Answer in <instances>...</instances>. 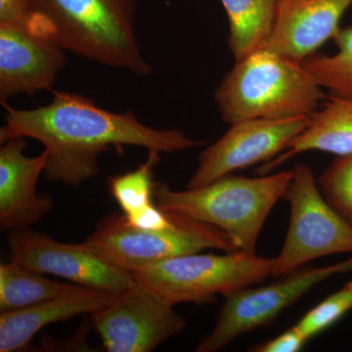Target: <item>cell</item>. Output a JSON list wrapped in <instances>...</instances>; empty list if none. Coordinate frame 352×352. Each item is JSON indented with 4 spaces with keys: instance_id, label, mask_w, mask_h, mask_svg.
Returning <instances> with one entry per match:
<instances>
[{
    "instance_id": "4",
    "label": "cell",
    "mask_w": 352,
    "mask_h": 352,
    "mask_svg": "<svg viewBox=\"0 0 352 352\" xmlns=\"http://www.w3.org/2000/svg\"><path fill=\"white\" fill-rule=\"evenodd\" d=\"M292 178L293 170L258 177L228 175L185 191L157 182L155 201L166 212L221 229L238 250L256 254L264 223Z\"/></svg>"
},
{
    "instance_id": "12",
    "label": "cell",
    "mask_w": 352,
    "mask_h": 352,
    "mask_svg": "<svg viewBox=\"0 0 352 352\" xmlns=\"http://www.w3.org/2000/svg\"><path fill=\"white\" fill-rule=\"evenodd\" d=\"M66 65L64 50L25 25L0 22V102L50 90Z\"/></svg>"
},
{
    "instance_id": "14",
    "label": "cell",
    "mask_w": 352,
    "mask_h": 352,
    "mask_svg": "<svg viewBox=\"0 0 352 352\" xmlns=\"http://www.w3.org/2000/svg\"><path fill=\"white\" fill-rule=\"evenodd\" d=\"M352 0H280L267 48L302 63L333 39Z\"/></svg>"
},
{
    "instance_id": "7",
    "label": "cell",
    "mask_w": 352,
    "mask_h": 352,
    "mask_svg": "<svg viewBox=\"0 0 352 352\" xmlns=\"http://www.w3.org/2000/svg\"><path fill=\"white\" fill-rule=\"evenodd\" d=\"M282 199L289 204L291 214L272 278L302 267L314 259L352 252V226L326 200L309 166L296 164Z\"/></svg>"
},
{
    "instance_id": "16",
    "label": "cell",
    "mask_w": 352,
    "mask_h": 352,
    "mask_svg": "<svg viewBox=\"0 0 352 352\" xmlns=\"http://www.w3.org/2000/svg\"><path fill=\"white\" fill-rule=\"evenodd\" d=\"M319 151L337 157L352 154V98L331 96L309 116L307 126L283 152L259 166L256 173L268 175L296 155Z\"/></svg>"
},
{
    "instance_id": "11",
    "label": "cell",
    "mask_w": 352,
    "mask_h": 352,
    "mask_svg": "<svg viewBox=\"0 0 352 352\" xmlns=\"http://www.w3.org/2000/svg\"><path fill=\"white\" fill-rule=\"evenodd\" d=\"M309 117L251 119L231 124L230 129L199 157L198 168L187 188H196L236 170L266 163L284 151L307 126Z\"/></svg>"
},
{
    "instance_id": "2",
    "label": "cell",
    "mask_w": 352,
    "mask_h": 352,
    "mask_svg": "<svg viewBox=\"0 0 352 352\" xmlns=\"http://www.w3.org/2000/svg\"><path fill=\"white\" fill-rule=\"evenodd\" d=\"M29 29L96 63L150 75L135 34L136 0H28Z\"/></svg>"
},
{
    "instance_id": "23",
    "label": "cell",
    "mask_w": 352,
    "mask_h": 352,
    "mask_svg": "<svg viewBox=\"0 0 352 352\" xmlns=\"http://www.w3.org/2000/svg\"><path fill=\"white\" fill-rule=\"evenodd\" d=\"M308 340L296 326L289 328L281 335L261 342L258 346L252 347L254 352H298L305 346Z\"/></svg>"
},
{
    "instance_id": "5",
    "label": "cell",
    "mask_w": 352,
    "mask_h": 352,
    "mask_svg": "<svg viewBox=\"0 0 352 352\" xmlns=\"http://www.w3.org/2000/svg\"><path fill=\"white\" fill-rule=\"evenodd\" d=\"M275 258L237 250L217 256L183 254L138 268L132 276L164 302L205 303L272 277Z\"/></svg>"
},
{
    "instance_id": "15",
    "label": "cell",
    "mask_w": 352,
    "mask_h": 352,
    "mask_svg": "<svg viewBox=\"0 0 352 352\" xmlns=\"http://www.w3.org/2000/svg\"><path fill=\"white\" fill-rule=\"evenodd\" d=\"M115 296L100 289L78 286L52 300L14 311L1 312L0 352L24 351L41 329L78 315L94 314L112 302Z\"/></svg>"
},
{
    "instance_id": "8",
    "label": "cell",
    "mask_w": 352,
    "mask_h": 352,
    "mask_svg": "<svg viewBox=\"0 0 352 352\" xmlns=\"http://www.w3.org/2000/svg\"><path fill=\"white\" fill-rule=\"evenodd\" d=\"M352 271V258L333 265L298 270L278 277L274 283L249 287L224 296L214 327L196 346L198 352H215L244 333L263 327L295 305L324 280Z\"/></svg>"
},
{
    "instance_id": "9",
    "label": "cell",
    "mask_w": 352,
    "mask_h": 352,
    "mask_svg": "<svg viewBox=\"0 0 352 352\" xmlns=\"http://www.w3.org/2000/svg\"><path fill=\"white\" fill-rule=\"evenodd\" d=\"M90 320L109 352L152 351L187 326L173 305L136 280L106 307L90 314Z\"/></svg>"
},
{
    "instance_id": "10",
    "label": "cell",
    "mask_w": 352,
    "mask_h": 352,
    "mask_svg": "<svg viewBox=\"0 0 352 352\" xmlns=\"http://www.w3.org/2000/svg\"><path fill=\"white\" fill-rule=\"evenodd\" d=\"M8 247L11 261L25 267L111 295H120L135 282L131 272L103 261L85 245L57 242L29 227L10 231Z\"/></svg>"
},
{
    "instance_id": "1",
    "label": "cell",
    "mask_w": 352,
    "mask_h": 352,
    "mask_svg": "<svg viewBox=\"0 0 352 352\" xmlns=\"http://www.w3.org/2000/svg\"><path fill=\"white\" fill-rule=\"evenodd\" d=\"M3 107L6 124L0 129V143L12 138L38 140L48 154L46 178L67 186H78L98 175V157L112 147L175 153L203 144L179 129H153L139 122L131 111L113 113L71 92L55 91L53 100L43 107Z\"/></svg>"
},
{
    "instance_id": "20",
    "label": "cell",
    "mask_w": 352,
    "mask_h": 352,
    "mask_svg": "<svg viewBox=\"0 0 352 352\" xmlns=\"http://www.w3.org/2000/svg\"><path fill=\"white\" fill-rule=\"evenodd\" d=\"M332 41L337 53L316 52L303 60L302 65L331 96L352 98V25L340 28Z\"/></svg>"
},
{
    "instance_id": "17",
    "label": "cell",
    "mask_w": 352,
    "mask_h": 352,
    "mask_svg": "<svg viewBox=\"0 0 352 352\" xmlns=\"http://www.w3.org/2000/svg\"><path fill=\"white\" fill-rule=\"evenodd\" d=\"M161 161L160 152L149 150L145 163L136 170L109 177V191L131 226L140 229H164L170 217L155 200L154 168Z\"/></svg>"
},
{
    "instance_id": "22",
    "label": "cell",
    "mask_w": 352,
    "mask_h": 352,
    "mask_svg": "<svg viewBox=\"0 0 352 352\" xmlns=\"http://www.w3.org/2000/svg\"><path fill=\"white\" fill-rule=\"evenodd\" d=\"M352 310V281L310 309L296 324L308 340L323 333Z\"/></svg>"
},
{
    "instance_id": "3",
    "label": "cell",
    "mask_w": 352,
    "mask_h": 352,
    "mask_svg": "<svg viewBox=\"0 0 352 352\" xmlns=\"http://www.w3.org/2000/svg\"><path fill=\"white\" fill-rule=\"evenodd\" d=\"M227 124L251 119L309 117L327 100L324 88L302 63L261 48L236 60L215 90Z\"/></svg>"
},
{
    "instance_id": "24",
    "label": "cell",
    "mask_w": 352,
    "mask_h": 352,
    "mask_svg": "<svg viewBox=\"0 0 352 352\" xmlns=\"http://www.w3.org/2000/svg\"><path fill=\"white\" fill-rule=\"evenodd\" d=\"M31 19L32 9L28 0H0V22L29 28Z\"/></svg>"
},
{
    "instance_id": "19",
    "label": "cell",
    "mask_w": 352,
    "mask_h": 352,
    "mask_svg": "<svg viewBox=\"0 0 352 352\" xmlns=\"http://www.w3.org/2000/svg\"><path fill=\"white\" fill-rule=\"evenodd\" d=\"M17 261L0 265V311H14L66 295L80 285L60 283Z\"/></svg>"
},
{
    "instance_id": "21",
    "label": "cell",
    "mask_w": 352,
    "mask_h": 352,
    "mask_svg": "<svg viewBox=\"0 0 352 352\" xmlns=\"http://www.w3.org/2000/svg\"><path fill=\"white\" fill-rule=\"evenodd\" d=\"M317 183L329 204L352 226V154L337 157Z\"/></svg>"
},
{
    "instance_id": "18",
    "label": "cell",
    "mask_w": 352,
    "mask_h": 352,
    "mask_svg": "<svg viewBox=\"0 0 352 352\" xmlns=\"http://www.w3.org/2000/svg\"><path fill=\"white\" fill-rule=\"evenodd\" d=\"M229 21V48L235 60L267 43L276 23L280 0H220Z\"/></svg>"
},
{
    "instance_id": "6",
    "label": "cell",
    "mask_w": 352,
    "mask_h": 352,
    "mask_svg": "<svg viewBox=\"0 0 352 352\" xmlns=\"http://www.w3.org/2000/svg\"><path fill=\"white\" fill-rule=\"evenodd\" d=\"M173 214V226L160 230L136 228L122 214L107 215L97 223L83 245L103 261L131 273L149 264L206 249L237 251L221 229Z\"/></svg>"
},
{
    "instance_id": "13",
    "label": "cell",
    "mask_w": 352,
    "mask_h": 352,
    "mask_svg": "<svg viewBox=\"0 0 352 352\" xmlns=\"http://www.w3.org/2000/svg\"><path fill=\"white\" fill-rule=\"evenodd\" d=\"M25 138H12L0 148V226L2 230L28 228L53 207L51 197L38 195L39 176L44 173L48 154L25 157Z\"/></svg>"
}]
</instances>
